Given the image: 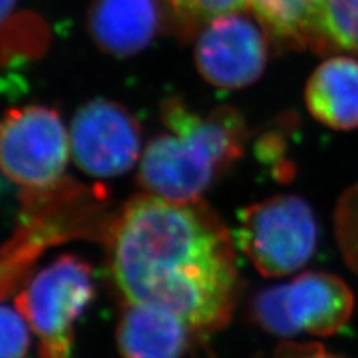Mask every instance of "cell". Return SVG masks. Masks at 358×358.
Listing matches in <instances>:
<instances>
[{
	"label": "cell",
	"instance_id": "8",
	"mask_svg": "<svg viewBox=\"0 0 358 358\" xmlns=\"http://www.w3.org/2000/svg\"><path fill=\"white\" fill-rule=\"evenodd\" d=\"M69 138L75 164L93 178L124 175L141 157L138 120L127 108L105 97L90 100L75 112Z\"/></svg>",
	"mask_w": 358,
	"mask_h": 358
},
{
	"label": "cell",
	"instance_id": "3",
	"mask_svg": "<svg viewBox=\"0 0 358 358\" xmlns=\"http://www.w3.org/2000/svg\"><path fill=\"white\" fill-rule=\"evenodd\" d=\"M355 306L343 279L326 272H305L257 293L248 306L252 322L281 338H329L350 322Z\"/></svg>",
	"mask_w": 358,
	"mask_h": 358
},
{
	"label": "cell",
	"instance_id": "1",
	"mask_svg": "<svg viewBox=\"0 0 358 358\" xmlns=\"http://www.w3.org/2000/svg\"><path fill=\"white\" fill-rule=\"evenodd\" d=\"M103 242L122 301L169 309L196 334L231 321L241 294L236 243L203 199L134 196L109 220Z\"/></svg>",
	"mask_w": 358,
	"mask_h": 358
},
{
	"label": "cell",
	"instance_id": "12",
	"mask_svg": "<svg viewBox=\"0 0 358 358\" xmlns=\"http://www.w3.org/2000/svg\"><path fill=\"white\" fill-rule=\"evenodd\" d=\"M324 0H248L273 45L320 51V18Z\"/></svg>",
	"mask_w": 358,
	"mask_h": 358
},
{
	"label": "cell",
	"instance_id": "7",
	"mask_svg": "<svg viewBox=\"0 0 358 358\" xmlns=\"http://www.w3.org/2000/svg\"><path fill=\"white\" fill-rule=\"evenodd\" d=\"M273 45L250 8L224 13L194 36V62L203 80L218 88L238 90L263 75Z\"/></svg>",
	"mask_w": 358,
	"mask_h": 358
},
{
	"label": "cell",
	"instance_id": "11",
	"mask_svg": "<svg viewBox=\"0 0 358 358\" xmlns=\"http://www.w3.org/2000/svg\"><path fill=\"white\" fill-rule=\"evenodd\" d=\"M309 114L329 129H358V60L338 55L322 62L305 90Z\"/></svg>",
	"mask_w": 358,
	"mask_h": 358
},
{
	"label": "cell",
	"instance_id": "14",
	"mask_svg": "<svg viewBox=\"0 0 358 358\" xmlns=\"http://www.w3.org/2000/svg\"><path fill=\"white\" fill-rule=\"evenodd\" d=\"M358 52V0H324L320 51Z\"/></svg>",
	"mask_w": 358,
	"mask_h": 358
},
{
	"label": "cell",
	"instance_id": "15",
	"mask_svg": "<svg viewBox=\"0 0 358 358\" xmlns=\"http://www.w3.org/2000/svg\"><path fill=\"white\" fill-rule=\"evenodd\" d=\"M334 238L345 264L358 275V184L346 188L333 215Z\"/></svg>",
	"mask_w": 358,
	"mask_h": 358
},
{
	"label": "cell",
	"instance_id": "6",
	"mask_svg": "<svg viewBox=\"0 0 358 358\" xmlns=\"http://www.w3.org/2000/svg\"><path fill=\"white\" fill-rule=\"evenodd\" d=\"M71 138L57 109L26 105L0 120V172L22 189H47L62 182Z\"/></svg>",
	"mask_w": 358,
	"mask_h": 358
},
{
	"label": "cell",
	"instance_id": "4",
	"mask_svg": "<svg viewBox=\"0 0 358 358\" xmlns=\"http://www.w3.org/2000/svg\"><path fill=\"white\" fill-rule=\"evenodd\" d=\"M93 297V271L76 255H60L29 279L15 308L36 334L41 358L72 357L75 324Z\"/></svg>",
	"mask_w": 358,
	"mask_h": 358
},
{
	"label": "cell",
	"instance_id": "5",
	"mask_svg": "<svg viewBox=\"0 0 358 358\" xmlns=\"http://www.w3.org/2000/svg\"><path fill=\"white\" fill-rule=\"evenodd\" d=\"M238 241L242 252L266 278L301 271L318 242L315 212L305 199L279 194L242 209Z\"/></svg>",
	"mask_w": 358,
	"mask_h": 358
},
{
	"label": "cell",
	"instance_id": "10",
	"mask_svg": "<svg viewBox=\"0 0 358 358\" xmlns=\"http://www.w3.org/2000/svg\"><path fill=\"white\" fill-rule=\"evenodd\" d=\"M117 326L121 358H182L196 334L169 309L152 303L122 301Z\"/></svg>",
	"mask_w": 358,
	"mask_h": 358
},
{
	"label": "cell",
	"instance_id": "18",
	"mask_svg": "<svg viewBox=\"0 0 358 358\" xmlns=\"http://www.w3.org/2000/svg\"><path fill=\"white\" fill-rule=\"evenodd\" d=\"M15 3L17 0H0V27L9 18V15L13 14Z\"/></svg>",
	"mask_w": 358,
	"mask_h": 358
},
{
	"label": "cell",
	"instance_id": "16",
	"mask_svg": "<svg viewBox=\"0 0 358 358\" xmlns=\"http://www.w3.org/2000/svg\"><path fill=\"white\" fill-rule=\"evenodd\" d=\"M29 330L17 308L0 303V358H26L30 350Z\"/></svg>",
	"mask_w": 358,
	"mask_h": 358
},
{
	"label": "cell",
	"instance_id": "13",
	"mask_svg": "<svg viewBox=\"0 0 358 358\" xmlns=\"http://www.w3.org/2000/svg\"><path fill=\"white\" fill-rule=\"evenodd\" d=\"M164 30L179 39H194L197 31L214 17L248 8V0H159Z\"/></svg>",
	"mask_w": 358,
	"mask_h": 358
},
{
	"label": "cell",
	"instance_id": "9",
	"mask_svg": "<svg viewBox=\"0 0 358 358\" xmlns=\"http://www.w3.org/2000/svg\"><path fill=\"white\" fill-rule=\"evenodd\" d=\"M87 29L97 47L117 57L143 51L164 29L159 0H93Z\"/></svg>",
	"mask_w": 358,
	"mask_h": 358
},
{
	"label": "cell",
	"instance_id": "17",
	"mask_svg": "<svg viewBox=\"0 0 358 358\" xmlns=\"http://www.w3.org/2000/svg\"><path fill=\"white\" fill-rule=\"evenodd\" d=\"M275 358H342L331 354L317 342H289L285 341L279 346Z\"/></svg>",
	"mask_w": 358,
	"mask_h": 358
},
{
	"label": "cell",
	"instance_id": "2",
	"mask_svg": "<svg viewBox=\"0 0 358 358\" xmlns=\"http://www.w3.org/2000/svg\"><path fill=\"white\" fill-rule=\"evenodd\" d=\"M162 121L166 131L145 148L138 185L143 193L181 203L201 200L243 155L250 136L239 109L218 106L201 115L181 97L164 100Z\"/></svg>",
	"mask_w": 358,
	"mask_h": 358
}]
</instances>
